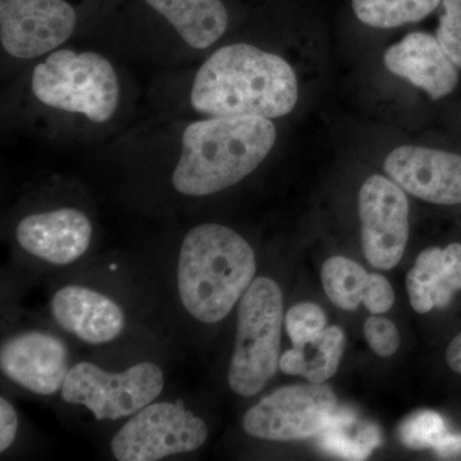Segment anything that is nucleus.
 <instances>
[{
    "label": "nucleus",
    "mask_w": 461,
    "mask_h": 461,
    "mask_svg": "<svg viewBox=\"0 0 461 461\" xmlns=\"http://www.w3.org/2000/svg\"><path fill=\"white\" fill-rule=\"evenodd\" d=\"M409 300L417 313H429L450 304L461 290V245L421 251L406 277Z\"/></svg>",
    "instance_id": "obj_16"
},
{
    "label": "nucleus",
    "mask_w": 461,
    "mask_h": 461,
    "mask_svg": "<svg viewBox=\"0 0 461 461\" xmlns=\"http://www.w3.org/2000/svg\"><path fill=\"white\" fill-rule=\"evenodd\" d=\"M32 87L42 104L83 114L95 123L111 120L120 104L113 66L93 51H53L33 68Z\"/></svg>",
    "instance_id": "obj_5"
},
{
    "label": "nucleus",
    "mask_w": 461,
    "mask_h": 461,
    "mask_svg": "<svg viewBox=\"0 0 461 461\" xmlns=\"http://www.w3.org/2000/svg\"><path fill=\"white\" fill-rule=\"evenodd\" d=\"M364 338L378 357H390L399 350L400 333L396 324L379 314H373L364 323Z\"/></svg>",
    "instance_id": "obj_25"
},
{
    "label": "nucleus",
    "mask_w": 461,
    "mask_h": 461,
    "mask_svg": "<svg viewBox=\"0 0 461 461\" xmlns=\"http://www.w3.org/2000/svg\"><path fill=\"white\" fill-rule=\"evenodd\" d=\"M444 14L437 29L441 42L454 65L461 68V0H442Z\"/></svg>",
    "instance_id": "obj_24"
},
{
    "label": "nucleus",
    "mask_w": 461,
    "mask_h": 461,
    "mask_svg": "<svg viewBox=\"0 0 461 461\" xmlns=\"http://www.w3.org/2000/svg\"><path fill=\"white\" fill-rule=\"evenodd\" d=\"M208 435L205 421L184 402H151L115 433L111 450L120 461H156L193 453Z\"/></svg>",
    "instance_id": "obj_7"
},
{
    "label": "nucleus",
    "mask_w": 461,
    "mask_h": 461,
    "mask_svg": "<svg viewBox=\"0 0 461 461\" xmlns=\"http://www.w3.org/2000/svg\"><path fill=\"white\" fill-rule=\"evenodd\" d=\"M388 71L405 78L426 91L430 99L438 100L453 93L459 75L437 36L429 32H411L384 51Z\"/></svg>",
    "instance_id": "obj_15"
},
{
    "label": "nucleus",
    "mask_w": 461,
    "mask_h": 461,
    "mask_svg": "<svg viewBox=\"0 0 461 461\" xmlns=\"http://www.w3.org/2000/svg\"><path fill=\"white\" fill-rule=\"evenodd\" d=\"M17 412L11 402L5 397L0 399V453H5L17 435Z\"/></svg>",
    "instance_id": "obj_27"
},
{
    "label": "nucleus",
    "mask_w": 461,
    "mask_h": 461,
    "mask_svg": "<svg viewBox=\"0 0 461 461\" xmlns=\"http://www.w3.org/2000/svg\"><path fill=\"white\" fill-rule=\"evenodd\" d=\"M450 435L444 418L436 411H421L400 424L399 438L406 447L438 450Z\"/></svg>",
    "instance_id": "obj_22"
},
{
    "label": "nucleus",
    "mask_w": 461,
    "mask_h": 461,
    "mask_svg": "<svg viewBox=\"0 0 461 461\" xmlns=\"http://www.w3.org/2000/svg\"><path fill=\"white\" fill-rule=\"evenodd\" d=\"M442 0H353L357 17L375 29H393L429 16Z\"/></svg>",
    "instance_id": "obj_21"
},
{
    "label": "nucleus",
    "mask_w": 461,
    "mask_h": 461,
    "mask_svg": "<svg viewBox=\"0 0 461 461\" xmlns=\"http://www.w3.org/2000/svg\"><path fill=\"white\" fill-rule=\"evenodd\" d=\"M369 273L359 263L333 257L321 267V285L330 302L342 311H355L363 304Z\"/></svg>",
    "instance_id": "obj_20"
},
{
    "label": "nucleus",
    "mask_w": 461,
    "mask_h": 461,
    "mask_svg": "<svg viewBox=\"0 0 461 461\" xmlns=\"http://www.w3.org/2000/svg\"><path fill=\"white\" fill-rule=\"evenodd\" d=\"M285 327L293 344H303L317 339L327 329V317L320 305L299 303L287 312Z\"/></svg>",
    "instance_id": "obj_23"
},
{
    "label": "nucleus",
    "mask_w": 461,
    "mask_h": 461,
    "mask_svg": "<svg viewBox=\"0 0 461 461\" xmlns=\"http://www.w3.org/2000/svg\"><path fill=\"white\" fill-rule=\"evenodd\" d=\"M446 360L454 372L461 375V332L448 345L446 350Z\"/></svg>",
    "instance_id": "obj_28"
},
{
    "label": "nucleus",
    "mask_w": 461,
    "mask_h": 461,
    "mask_svg": "<svg viewBox=\"0 0 461 461\" xmlns=\"http://www.w3.org/2000/svg\"><path fill=\"white\" fill-rule=\"evenodd\" d=\"M284 297L277 282L259 277L239 302L229 384L240 396L259 393L280 366Z\"/></svg>",
    "instance_id": "obj_4"
},
{
    "label": "nucleus",
    "mask_w": 461,
    "mask_h": 461,
    "mask_svg": "<svg viewBox=\"0 0 461 461\" xmlns=\"http://www.w3.org/2000/svg\"><path fill=\"white\" fill-rule=\"evenodd\" d=\"M276 138L269 118L211 117L190 123L182 135L173 187L186 196L229 189L256 171L271 153Z\"/></svg>",
    "instance_id": "obj_2"
},
{
    "label": "nucleus",
    "mask_w": 461,
    "mask_h": 461,
    "mask_svg": "<svg viewBox=\"0 0 461 461\" xmlns=\"http://www.w3.org/2000/svg\"><path fill=\"white\" fill-rule=\"evenodd\" d=\"M76 23L77 14L66 0H0V41L20 59L53 53Z\"/></svg>",
    "instance_id": "obj_10"
},
{
    "label": "nucleus",
    "mask_w": 461,
    "mask_h": 461,
    "mask_svg": "<svg viewBox=\"0 0 461 461\" xmlns=\"http://www.w3.org/2000/svg\"><path fill=\"white\" fill-rule=\"evenodd\" d=\"M16 238L32 256L54 266H67L86 253L93 224L78 209H56L27 215L17 224Z\"/></svg>",
    "instance_id": "obj_13"
},
{
    "label": "nucleus",
    "mask_w": 461,
    "mask_h": 461,
    "mask_svg": "<svg viewBox=\"0 0 461 461\" xmlns=\"http://www.w3.org/2000/svg\"><path fill=\"white\" fill-rule=\"evenodd\" d=\"M338 409L335 393L326 384L281 387L245 412L242 429L268 441L311 438L329 427Z\"/></svg>",
    "instance_id": "obj_8"
},
{
    "label": "nucleus",
    "mask_w": 461,
    "mask_h": 461,
    "mask_svg": "<svg viewBox=\"0 0 461 461\" xmlns=\"http://www.w3.org/2000/svg\"><path fill=\"white\" fill-rule=\"evenodd\" d=\"M0 368L30 393L53 395L62 390L68 375V350L57 336L29 330L3 342Z\"/></svg>",
    "instance_id": "obj_12"
},
{
    "label": "nucleus",
    "mask_w": 461,
    "mask_h": 461,
    "mask_svg": "<svg viewBox=\"0 0 461 461\" xmlns=\"http://www.w3.org/2000/svg\"><path fill=\"white\" fill-rule=\"evenodd\" d=\"M345 342L344 330L338 326L327 327L317 339L295 344L282 354L280 369L285 375L304 377L311 384H324L338 373Z\"/></svg>",
    "instance_id": "obj_18"
},
{
    "label": "nucleus",
    "mask_w": 461,
    "mask_h": 461,
    "mask_svg": "<svg viewBox=\"0 0 461 461\" xmlns=\"http://www.w3.org/2000/svg\"><path fill=\"white\" fill-rule=\"evenodd\" d=\"M256 254L236 230L203 223L185 236L178 256L177 286L182 305L202 323H218L256 280Z\"/></svg>",
    "instance_id": "obj_3"
},
{
    "label": "nucleus",
    "mask_w": 461,
    "mask_h": 461,
    "mask_svg": "<svg viewBox=\"0 0 461 461\" xmlns=\"http://www.w3.org/2000/svg\"><path fill=\"white\" fill-rule=\"evenodd\" d=\"M364 257L375 268H395L409 239V203L399 185L372 176L359 193Z\"/></svg>",
    "instance_id": "obj_9"
},
{
    "label": "nucleus",
    "mask_w": 461,
    "mask_h": 461,
    "mask_svg": "<svg viewBox=\"0 0 461 461\" xmlns=\"http://www.w3.org/2000/svg\"><path fill=\"white\" fill-rule=\"evenodd\" d=\"M166 18L184 41L195 50L215 44L229 27L222 0H145Z\"/></svg>",
    "instance_id": "obj_17"
},
{
    "label": "nucleus",
    "mask_w": 461,
    "mask_h": 461,
    "mask_svg": "<svg viewBox=\"0 0 461 461\" xmlns=\"http://www.w3.org/2000/svg\"><path fill=\"white\" fill-rule=\"evenodd\" d=\"M163 388L165 373L154 363L142 362L111 373L83 362L69 369L60 391L66 402L85 406L96 420H118L153 402Z\"/></svg>",
    "instance_id": "obj_6"
},
{
    "label": "nucleus",
    "mask_w": 461,
    "mask_h": 461,
    "mask_svg": "<svg viewBox=\"0 0 461 461\" xmlns=\"http://www.w3.org/2000/svg\"><path fill=\"white\" fill-rule=\"evenodd\" d=\"M384 171L406 193L439 205L461 204V156L423 147H400Z\"/></svg>",
    "instance_id": "obj_11"
},
{
    "label": "nucleus",
    "mask_w": 461,
    "mask_h": 461,
    "mask_svg": "<svg viewBox=\"0 0 461 461\" xmlns=\"http://www.w3.org/2000/svg\"><path fill=\"white\" fill-rule=\"evenodd\" d=\"M395 293L386 277L379 273L369 275L364 293L363 304L372 314H384L393 308Z\"/></svg>",
    "instance_id": "obj_26"
},
{
    "label": "nucleus",
    "mask_w": 461,
    "mask_h": 461,
    "mask_svg": "<svg viewBox=\"0 0 461 461\" xmlns=\"http://www.w3.org/2000/svg\"><path fill=\"white\" fill-rule=\"evenodd\" d=\"M357 417L348 409H338L329 427L320 435L324 450L350 460L366 459L381 442L377 427L355 426Z\"/></svg>",
    "instance_id": "obj_19"
},
{
    "label": "nucleus",
    "mask_w": 461,
    "mask_h": 461,
    "mask_svg": "<svg viewBox=\"0 0 461 461\" xmlns=\"http://www.w3.org/2000/svg\"><path fill=\"white\" fill-rule=\"evenodd\" d=\"M190 98L195 111L211 117L271 120L295 108L299 85L284 58L240 42L221 48L206 59Z\"/></svg>",
    "instance_id": "obj_1"
},
{
    "label": "nucleus",
    "mask_w": 461,
    "mask_h": 461,
    "mask_svg": "<svg viewBox=\"0 0 461 461\" xmlns=\"http://www.w3.org/2000/svg\"><path fill=\"white\" fill-rule=\"evenodd\" d=\"M50 306L58 326L86 344H108L126 326L122 308L93 288L68 285L54 294Z\"/></svg>",
    "instance_id": "obj_14"
}]
</instances>
